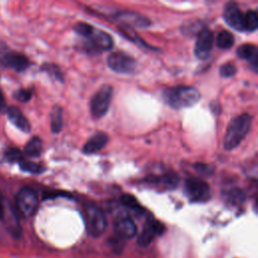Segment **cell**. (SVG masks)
<instances>
[{
    "mask_svg": "<svg viewBox=\"0 0 258 258\" xmlns=\"http://www.w3.org/2000/svg\"><path fill=\"white\" fill-rule=\"evenodd\" d=\"M252 124V117L247 114H241L234 118L228 125L223 140L224 148L232 150L236 148L249 134Z\"/></svg>",
    "mask_w": 258,
    "mask_h": 258,
    "instance_id": "cell-1",
    "label": "cell"
},
{
    "mask_svg": "<svg viewBox=\"0 0 258 258\" xmlns=\"http://www.w3.org/2000/svg\"><path fill=\"white\" fill-rule=\"evenodd\" d=\"M164 99L166 103L174 109L192 107L201 99L198 89L190 86H176L164 91Z\"/></svg>",
    "mask_w": 258,
    "mask_h": 258,
    "instance_id": "cell-2",
    "label": "cell"
},
{
    "mask_svg": "<svg viewBox=\"0 0 258 258\" xmlns=\"http://www.w3.org/2000/svg\"><path fill=\"white\" fill-rule=\"evenodd\" d=\"M85 222L88 233L93 237L101 236L107 229V218L102 209L94 204L85 208Z\"/></svg>",
    "mask_w": 258,
    "mask_h": 258,
    "instance_id": "cell-3",
    "label": "cell"
},
{
    "mask_svg": "<svg viewBox=\"0 0 258 258\" xmlns=\"http://www.w3.org/2000/svg\"><path fill=\"white\" fill-rule=\"evenodd\" d=\"M16 205L18 216H22L26 219L30 218L34 215L38 206L36 192L30 186L22 188L18 194Z\"/></svg>",
    "mask_w": 258,
    "mask_h": 258,
    "instance_id": "cell-4",
    "label": "cell"
},
{
    "mask_svg": "<svg viewBox=\"0 0 258 258\" xmlns=\"http://www.w3.org/2000/svg\"><path fill=\"white\" fill-rule=\"evenodd\" d=\"M184 194L188 200L194 203H206L211 199L209 184L198 178H190L186 180Z\"/></svg>",
    "mask_w": 258,
    "mask_h": 258,
    "instance_id": "cell-5",
    "label": "cell"
},
{
    "mask_svg": "<svg viewBox=\"0 0 258 258\" xmlns=\"http://www.w3.org/2000/svg\"><path fill=\"white\" fill-rule=\"evenodd\" d=\"M113 89L109 85L102 86L92 97L90 101V109L93 116L100 118L104 116L111 104Z\"/></svg>",
    "mask_w": 258,
    "mask_h": 258,
    "instance_id": "cell-6",
    "label": "cell"
},
{
    "mask_svg": "<svg viewBox=\"0 0 258 258\" xmlns=\"http://www.w3.org/2000/svg\"><path fill=\"white\" fill-rule=\"evenodd\" d=\"M109 68L119 74H132L136 69V60L122 52L111 54L107 58Z\"/></svg>",
    "mask_w": 258,
    "mask_h": 258,
    "instance_id": "cell-7",
    "label": "cell"
},
{
    "mask_svg": "<svg viewBox=\"0 0 258 258\" xmlns=\"http://www.w3.org/2000/svg\"><path fill=\"white\" fill-rule=\"evenodd\" d=\"M0 219L4 220V226L8 231L14 237H20L22 234V227L18 219V214L16 210L14 209L8 201H4L2 213Z\"/></svg>",
    "mask_w": 258,
    "mask_h": 258,
    "instance_id": "cell-8",
    "label": "cell"
},
{
    "mask_svg": "<svg viewBox=\"0 0 258 258\" xmlns=\"http://www.w3.org/2000/svg\"><path fill=\"white\" fill-rule=\"evenodd\" d=\"M213 32L208 28H203L197 38L195 46V54L199 60H207L210 56L213 48Z\"/></svg>",
    "mask_w": 258,
    "mask_h": 258,
    "instance_id": "cell-9",
    "label": "cell"
},
{
    "mask_svg": "<svg viewBox=\"0 0 258 258\" xmlns=\"http://www.w3.org/2000/svg\"><path fill=\"white\" fill-rule=\"evenodd\" d=\"M164 230H166V228L162 223H160L158 220L150 219L148 221L142 232L140 233L138 243L142 247H146L154 240V238L156 236L162 235L164 232Z\"/></svg>",
    "mask_w": 258,
    "mask_h": 258,
    "instance_id": "cell-10",
    "label": "cell"
},
{
    "mask_svg": "<svg viewBox=\"0 0 258 258\" xmlns=\"http://www.w3.org/2000/svg\"><path fill=\"white\" fill-rule=\"evenodd\" d=\"M224 20L227 22L229 26L232 28L242 32L244 30V14L242 12L239 10L236 4L230 2L228 4L225 8H224V14H223Z\"/></svg>",
    "mask_w": 258,
    "mask_h": 258,
    "instance_id": "cell-11",
    "label": "cell"
},
{
    "mask_svg": "<svg viewBox=\"0 0 258 258\" xmlns=\"http://www.w3.org/2000/svg\"><path fill=\"white\" fill-rule=\"evenodd\" d=\"M84 38H88L92 46L99 50H109L113 46L112 38L107 32L97 30L92 26Z\"/></svg>",
    "mask_w": 258,
    "mask_h": 258,
    "instance_id": "cell-12",
    "label": "cell"
},
{
    "mask_svg": "<svg viewBox=\"0 0 258 258\" xmlns=\"http://www.w3.org/2000/svg\"><path fill=\"white\" fill-rule=\"evenodd\" d=\"M115 230L121 238H134L138 234V227L132 218L128 215H119L115 221Z\"/></svg>",
    "mask_w": 258,
    "mask_h": 258,
    "instance_id": "cell-13",
    "label": "cell"
},
{
    "mask_svg": "<svg viewBox=\"0 0 258 258\" xmlns=\"http://www.w3.org/2000/svg\"><path fill=\"white\" fill-rule=\"evenodd\" d=\"M115 18L127 26H136V28H148L150 26V20L146 18V16H142L140 14H138L136 12H120L118 14Z\"/></svg>",
    "mask_w": 258,
    "mask_h": 258,
    "instance_id": "cell-14",
    "label": "cell"
},
{
    "mask_svg": "<svg viewBox=\"0 0 258 258\" xmlns=\"http://www.w3.org/2000/svg\"><path fill=\"white\" fill-rule=\"evenodd\" d=\"M237 54L240 58L246 60L253 70L256 72L258 68V48L254 44H243L237 50Z\"/></svg>",
    "mask_w": 258,
    "mask_h": 258,
    "instance_id": "cell-15",
    "label": "cell"
},
{
    "mask_svg": "<svg viewBox=\"0 0 258 258\" xmlns=\"http://www.w3.org/2000/svg\"><path fill=\"white\" fill-rule=\"evenodd\" d=\"M108 142V136L105 132H97L85 144L83 152L86 154H93L101 150Z\"/></svg>",
    "mask_w": 258,
    "mask_h": 258,
    "instance_id": "cell-16",
    "label": "cell"
},
{
    "mask_svg": "<svg viewBox=\"0 0 258 258\" xmlns=\"http://www.w3.org/2000/svg\"><path fill=\"white\" fill-rule=\"evenodd\" d=\"M6 64L18 72H22L30 67V60L22 54L10 52L4 58Z\"/></svg>",
    "mask_w": 258,
    "mask_h": 258,
    "instance_id": "cell-17",
    "label": "cell"
},
{
    "mask_svg": "<svg viewBox=\"0 0 258 258\" xmlns=\"http://www.w3.org/2000/svg\"><path fill=\"white\" fill-rule=\"evenodd\" d=\"M10 120L24 132H30V124L22 112L16 107H10L8 110Z\"/></svg>",
    "mask_w": 258,
    "mask_h": 258,
    "instance_id": "cell-18",
    "label": "cell"
},
{
    "mask_svg": "<svg viewBox=\"0 0 258 258\" xmlns=\"http://www.w3.org/2000/svg\"><path fill=\"white\" fill-rule=\"evenodd\" d=\"M152 182L162 184V186H164L168 190H172V188H176V186L178 184V176L176 174L170 172H166V174H162L160 178H152Z\"/></svg>",
    "mask_w": 258,
    "mask_h": 258,
    "instance_id": "cell-19",
    "label": "cell"
},
{
    "mask_svg": "<svg viewBox=\"0 0 258 258\" xmlns=\"http://www.w3.org/2000/svg\"><path fill=\"white\" fill-rule=\"evenodd\" d=\"M42 150V142L40 138H32L24 148V154L30 158H38Z\"/></svg>",
    "mask_w": 258,
    "mask_h": 258,
    "instance_id": "cell-20",
    "label": "cell"
},
{
    "mask_svg": "<svg viewBox=\"0 0 258 258\" xmlns=\"http://www.w3.org/2000/svg\"><path fill=\"white\" fill-rule=\"evenodd\" d=\"M62 110L58 106H54L50 115V128L54 134H58L62 128Z\"/></svg>",
    "mask_w": 258,
    "mask_h": 258,
    "instance_id": "cell-21",
    "label": "cell"
},
{
    "mask_svg": "<svg viewBox=\"0 0 258 258\" xmlns=\"http://www.w3.org/2000/svg\"><path fill=\"white\" fill-rule=\"evenodd\" d=\"M216 44L221 50H228L234 44V36L227 30L221 32L216 38Z\"/></svg>",
    "mask_w": 258,
    "mask_h": 258,
    "instance_id": "cell-22",
    "label": "cell"
},
{
    "mask_svg": "<svg viewBox=\"0 0 258 258\" xmlns=\"http://www.w3.org/2000/svg\"><path fill=\"white\" fill-rule=\"evenodd\" d=\"M226 199L232 205H240V204L244 203L246 197H245V194L242 190L234 188L227 192Z\"/></svg>",
    "mask_w": 258,
    "mask_h": 258,
    "instance_id": "cell-23",
    "label": "cell"
},
{
    "mask_svg": "<svg viewBox=\"0 0 258 258\" xmlns=\"http://www.w3.org/2000/svg\"><path fill=\"white\" fill-rule=\"evenodd\" d=\"M258 28V16L254 10L248 12L244 16V30L247 32H255Z\"/></svg>",
    "mask_w": 258,
    "mask_h": 258,
    "instance_id": "cell-24",
    "label": "cell"
},
{
    "mask_svg": "<svg viewBox=\"0 0 258 258\" xmlns=\"http://www.w3.org/2000/svg\"><path fill=\"white\" fill-rule=\"evenodd\" d=\"M121 203L126 208L132 209V210H134L136 212H142L144 211V209L138 204V200L132 195H128V194H125V195L121 196Z\"/></svg>",
    "mask_w": 258,
    "mask_h": 258,
    "instance_id": "cell-25",
    "label": "cell"
},
{
    "mask_svg": "<svg viewBox=\"0 0 258 258\" xmlns=\"http://www.w3.org/2000/svg\"><path fill=\"white\" fill-rule=\"evenodd\" d=\"M20 168L32 174H42L44 172V168L42 166L30 162H20Z\"/></svg>",
    "mask_w": 258,
    "mask_h": 258,
    "instance_id": "cell-26",
    "label": "cell"
},
{
    "mask_svg": "<svg viewBox=\"0 0 258 258\" xmlns=\"http://www.w3.org/2000/svg\"><path fill=\"white\" fill-rule=\"evenodd\" d=\"M236 67L234 66L233 64L228 62L223 64V66L220 68V75L224 78H231L236 74Z\"/></svg>",
    "mask_w": 258,
    "mask_h": 258,
    "instance_id": "cell-27",
    "label": "cell"
},
{
    "mask_svg": "<svg viewBox=\"0 0 258 258\" xmlns=\"http://www.w3.org/2000/svg\"><path fill=\"white\" fill-rule=\"evenodd\" d=\"M195 170L200 172L202 176H210L214 172L215 168L211 164H196L194 166Z\"/></svg>",
    "mask_w": 258,
    "mask_h": 258,
    "instance_id": "cell-28",
    "label": "cell"
},
{
    "mask_svg": "<svg viewBox=\"0 0 258 258\" xmlns=\"http://www.w3.org/2000/svg\"><path fill=\"white\" fill-rule=\"evenodd\" d=\"M6 156L10 162H20L22 160V154L18 148H10L6 152Z\"/></svg>",
    "mask_w": 258,
    "mask_h": 258,
    "instance_id": "cell-29",
    "label": "cell"
},
{
    "mask_svg": "<svg viewBox=\"0 0 258 258\" xmlns=\"http://www.w3.org/2000/svg\"><path fill=\"white\" fill-rule=\"evenodd\" d=\"M16 98L18 101L26 102V101H28V100L32 98V92H30V90H26V89L18 90V91L16 93Z\"/></svg>",
    "mask_w": 258,
    "mask_h": 258,
    "instance_id": "cell-30",
    "label": "cell"
},
{
    "mask_svg": "<svg viewBox=\"0 0 258 258\" xmlns=\"http://www.w3.org/2000/svg\"><path fill=\"white\" fill-rule=\"evenodd\" d=\"M6 108V101L2 91L0 90V113H2Z\"/></svg>",
    "mask_w": 258,
    "mask_h": 258,
    "instance_id": "cell-31",
    "label": "cell"
},
{
    "mask_svg": "<svg viewBox=\"0 0 258 258\" xmlns=\"http://www.w3.org/2000/svg\"><path fill=\"white\" fill-rule=\"evenodd\" d=\"M4 198L2 196V192H0V217H2V206H4Z\"/></svg>",
    "mask_w": 258,
    "mask_h": 258,
    "instance_id": "cell-32",
    "label": "cell"
}]
</instances>
